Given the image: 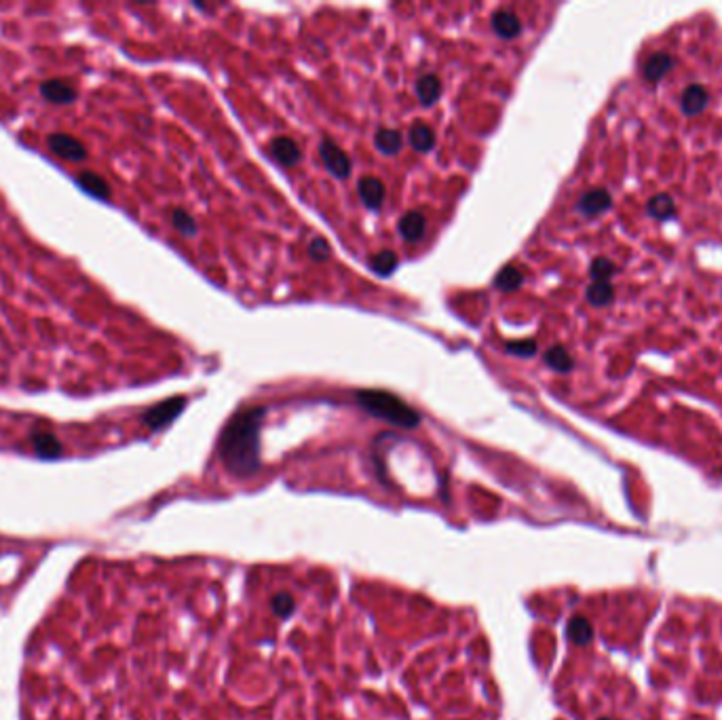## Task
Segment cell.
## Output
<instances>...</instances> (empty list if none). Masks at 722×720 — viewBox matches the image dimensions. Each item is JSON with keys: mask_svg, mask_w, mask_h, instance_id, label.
Returning <instances> with one entry per match:
<instances>
[{"mask_svg": "<svg viewBox=\"0 0 722 720\" xmlns=\"http://www.w3.org/2000/svg\"><path fill=\"white\" fill-rule=\"evenodd\" d=\"M319 157L323 160V165L327 167V171L336 178H349L351 175V169H353V163L349 159V155L329 138H323L319 142Z\"/></svg>", "mask_w": 722, "mask_h": 720, "instance_id": "5", "label": "cell"}, {"mask_svg": "<svg viewBox=\"0 0 722 720\" xmlns=\"http://www.w3.org/2000/svg\"><path fill=\"white\" fill-rule=\"evenodd\" d=\"M171 227H173L180 235H184V237H195V235L199 233L197 220H195L186 209H182V207H175V209L171 212Z\"/></svg>", "mask_w": 722, "mask_h": 720, "instance_id": "25", "label": "cell"}, {"mask_svg": "<svg viewBox=\"0 0 722 720\" xmlns=\"http://www.w3.org/2000/svg\"><path fill=\"white\" fill-rule=\"evenodd\" d=\"M617 275V264L611 258H596L589 264V277L594 283H611V279Z\"/></svg>", "mask_w": 722, "mask_h": 720, "instance_id": "24", "label": "cell"}, {"mask_svg": "<svg viewBox=\"0 0 722 720\" xmlns=\"http://www.w3.org/2000/svg\"><path fill=\"white\" fill-rule=\"evenodd\" d=\"M40 95L51 104H72L77 99V89L64 79H49L40 82Z\"/></svg>", "mask_w": 722, "mask_h": 720, "instance_id": "11", "label": "cell"}, {"mask_svg": "<svg viewBox=\"0 0 722 720\" xmlns=\"http://www.w3.org/2000/svg\"><path fill=\"white\" fill-rule=\"evenodd\" d=\"M427 231V220L420 212H408L400 220V235L408 243H416L425 237Z\"/></svg>", "mask_w": 722, "mask_h": 720, "instance_id": "14", "label": "cell"}, {"mask_svg": "<svg viewBox=\"0 0 722 720\" xmlns=\"http://www.w3.org/2000/svg\"><path fill=\"white\" fill-rule=\"evenodd\" d=\"M266 408L253 405L239 410L220 433L218 452L235 478H249L260 469V425Z\"/></svg>", "mask_w": 722, "mask_h": 720, "instance_id": "1", "label": "cell"}, {"mask_svg": "<svg viewBox=\"0 0 722 720\" xmlns=\"http://www.w3.org/2000/svg\"><path fill=\"white\" fill-rule=\"evenodd\" d=\"M357 190H359V197L363 201V205L372 212H378L387 199V186L383 180L374 178V175H366L359 180L357 184Z\"/></svg>", "mask_w": 722, "mask_h": 720, "instance_id": "7", "label": "cell"}, {"mask_svg": "<svg viewBox=\"0 0 722 720\" xmlns=\"http://www.w3.org/2000/svg\"><path fill=\"white\" fill-rule=\"evenodd\" d=\"M600 720H611V719H600Z\"/></svg>", "mask_w": 722, "mask_h": 720, "instance_id": "30", "label": "cell"}, {"mask_svg": "<svg viewBox=\"0 0 722 720\" xmlns=\"http://www.w3.org/2000/svg\"><path fill=\"white\" fill-rule=\"evenodd\" d=\"M505 351L509 355L515 357H535L539 351V344L535 338H524V340H513V342H505Z\"/></svg>", "mask_w": 722, "mask_h": 720, "instance_id": "26", "label": "cell"}, {"mask_svg": "<svg viewBox=\"0 0 722 720\" xmlns=\"http://www.w3.org/2000/svg\"><path fill=\"white\" fill-rule=\"evenodd\" d=\"M270 609H273V613L277 615V617H281V619H288L294 611H296V602H294V598L288 594V591H281V594H277V596H273V600H270Z\"/></svg>", "mask_w": 722, "mask_h": 720, "instance_id": "28", "label": "cell"}, {"mask_svg": "<svg viewBox=\"0 0 722 720\" xmlns=\"http://www.w3.org/2000/svg\"><path fill=\"white\" fill-rule=\"evenodd\" d=\"M47 148L64 160H70V163H82V160L89 157V151L87 146L77 140L75 136L70 133H51L47 138Z\"/></svg>", "mask_w": 722, "mask_h": 720, "instance_id": "4", "label": "cell"}, {"mask_svg": "<svg viewBox=\"0 0 722 720\" xmlns=\"http://www.w3.org/2000/svg\"><path fill=\"white\" fill-rule=\"evenodd\" d=\"M490 26L494 30L496 36L505 38V40H511V38H518L522 34V21L520 17L513 13V11H507V9H501V11H494L492 17H490Z\"/></svg>", "mask_w": 722, "mask_h": 720, "instance_id": "9", "label": "cell"}, {"mask_svg": "<svg viewBox=\"0 0 722 720\" xmlns=\"http://www.w3.org/2000/svg\"><path fill=\"white\" fill-rule=\"evenodd\" d=\"M374 146H376V148H378L383 155H387V157H391V155H398V153L401 151V146H403V136H401L398 129L383 127V129H378V131H376Z\"/></svg>", "mask_w": 722, "mask_h": 720, "instance_id": "19", "label": "cell"}, {"mask_svg": "<svg viewBox=\"0 0 722 720\" xmlns=\"http://www.w3.org/2000/svg\"><path fill=\"white\" fill-rule=\"evenodd\" d=\"M398 256H395V251H391V249H383V251H378V253H374L372 258H370V268L376 273V275H381V277H389L395 268H398Z\"/></svg>", "mask_w": 722, "mask_h": 720, "instance_id": "23", "label": "cell"}, {"mask_svg": "<svg viewBox=\"0 0 722 720\" xmlns=\"http://www.w3.org/2000/svg\"><path fill=\"white\" fill-rule=\"evenodd\" d=\"M75 182H77V186H79L82 192H87V195L93 197V199L108 201V199L112 197L110 184H108L99 173H95V171H89V169L80 171V173H77Z\"/></svg>", "mask_w": 722, "mask_h": 720, "instance_id": "12", "label": "cell"}, {"mask_svg": "<svg viewBox=\"0 0 722 720\" xmlns=\"http://www.w3.org/2000/svg\"><path fill=\"white\" fill-rule=\"evenodd\" d=\"M568 636L576 644H587V642L591 640V626H589V621L583 619V617H574L568 623Z\"/></svg>", "mask_w": 722, "mask_h": 720, "instance_id": "27", "label": "cell"}, {"mask_svg": "<svg viewBox=\"0 0 722 720\" xmlns=\"http://www.w3.org/2000/svg\"><path fill=\"white\" fill-rule=\"evenodd\" d=\"M543 359H545V364H547L552 370H556V372H560V374H568V372L574 368V359H572V355H570V353H568V349H566V347H562V344H554V347H549V349L545 351Z\"/></svg>", "mask_w": 722, "mask_h": 720, "instance_id": "20", "label": "cell"}, {"mask_svg": "<svg viewBox=\"0 0 722 720\" xmlns=\"http://www.w3.org/2000/svg\"><path fill=\"white\" fill-rule=\"evenodd\" d=\"M585 298L596 309L608 307L615 300V288H613V283H591L585 292Z\"/></svg>", "mask_w": 722, "mask_h": 720, "instance_id": "22", "label": "cell"}, {"mask_svg": "<svg viewBox=\"0 0 722 720\" xmlns=\"http://www.w3.org/2000/svg\"><path fill=\"white\" fill-rule=\"evenodd\" d=\"M408 142L416 153H429L435 148V131L425 123H414L408 131Z\"/></svg>", "mask_w": 722, "mask_h": 720, "instance_id": "15", "label": "cell"}, {"mask_svg": "<svg viewBox=\"0 0 722 720\" xmlns=\"http://www.w3.org/2000/svg\"><path fill=\"white\" fill-rule=\"evenodd\" d=\"M708 102H710V93L704 84L699 82H693L689 84L682 95H680V108L687 116H697L701 114L706 108H708Z\"/></svg>", "mask_w": 722, "mask_h": 720, "instance_id": "10", "label": "cell"}, {"mask_svg": "<svg viewBox=\"0 0 722 720\" xmlns=\"http://www.w3.org/2000/svg\"><path fill=\"white\" fill-rule=\"evenodd\" d=\"M416 95L422 106H433L442 95V80L435 75H422L416 80Z\"/></svg>", "mask_w": 722, "mask_h": 720, "instance_id": "18", "label": "cell"}, {"mask_svg": "<svg viewBox=\"0 0 722 720\" xmlns=\"http://www.w3.org/2000/svg\"><path fill=\"white\" fill-rule=\"evenodd\" d=\"M268 151H270L273 159L277 160V163H281L283 167H294V165H298L302 160V151H300V146L292 138L279 136V138L270 140Z\"/></svg>", "mask_w": 722, "mask_h": 720, "instance_id": "13", "label": "cell"}, {"mask_svg": "<svg viewBox=\"0 0 722 720\" xmlns=\"http://www.w3.org/2000/svg\"><path fill=\"white\" fill-rule=\"evenodd\" d=\"M309 256L315 262H327L332 258V247H329V243L325 239L315 237V239L311 241V245H309Z\"/></svg>", "mask_w": 722, "mask_h": 720, "instance_id": "29", "label": "cell"}, {"mask_svg": "<svg viewBox=\"0 0 722 720\" xmlns=\"http://www.w3.org/2000/svg\"><path fill=\"white\" fill-rule=\"evenodd\" d=\"M646 212H648L650 218H655L659 222H665L672 216H676V203H674V199L667 192H659V195L650 197V201L646 205Z\"/></svg>", "mask_w": 722, "mask_h": 720, "instance_id": "17", "label": "cell"}, {"mask_svg": "<svg viewBox=\"0 0 722 720\" xmlns=\"http://www.w3.org/2000/svg\"><path fill=\"white\" fill-rule=\"evenodd\" d=\"M30 444H32L34 454L38 459H45V461H53V459H60L64 454L62 442L58 440V435H53L47 429H34L30 433Z\"/></svg>", "mask_w": 722, "mask_h": 720, "instance_id": "6", "label": "cell"}, {"mask_svg": "<svg viewBox=\"0 0 722 720\" xmlns=\"http://www.w3.org/2000/svg\"><path fill=\"white\" fill-rule=\"evenodd\" d=\"M186 408V398L177 396V398H169V400L160 401L157 405L148 408L142 414V422L151 429V431H160L167 425H171Z\"/></svg>", "mask_w": 722, "mask_h": 720, "instance_id": "3", "label": "cell"}, {"mask_svg": "<svg viewBox=\"0 0 722 720\" xmlns=\"http://www.w3.org/2000/svg\"><path fill=\"white\" fill-rule=\"evenodd\" d=\"M524 283V273L515 264H507L501 268V273L494 277V288L501 292H515Z\"/></svg>", "mask_w": 722, "mask_h": 720, "instance_id": "21", "label": "cell"}, {"mask_svg": "<svg viewBox=\"0 0 722 720\" xmlns=\"http://www.w3.org/2000/svg\"><path fill=\"white\" fill-rule=\"evenodd\" d=\"M611 205H613V197H611V192L604 190V188H594V190L583 192L581 199H579V203H576L579 212H581L583 216H587V218H594V216L604 214L606 209H611Z\"/></svg>", "mask_w": 722, "mask_h": 720, "instance_id": "8", "label": "cell"}, {"mask_svg": "<svg viewBox=\"0 0 722 720\" xmlns=\"http://www.w3.org/2000/svg\"><path fill=\"white\" fill-rule=\"evenodd\" d=\"M355 398L366 412H370L376 418L389 420L391 425H398L403 429H414L420 425V414L393 393L366 389V391H359Z\"/></svg>", "mask_w": 722, "mask_h": 720, "instance_id": "2", "label": "cell"}, {"mask_svg": "<svg viewBox=\"0 0 722 720\" xmlns=\"http://www.w3.org/2000/svg\"><path fill=\"white\" fill-rule=\"evenodd\" d=\"M672 66H674L672 55H667V53H655V55H650V58L644 62L642 75H644V79L650 80V82H659V80L663 79V77L672 70Z\"/></svg>", "mask_w": 722, "mask_h": 720, "instance_id": "16", "label": "cell"}]
</instances>
